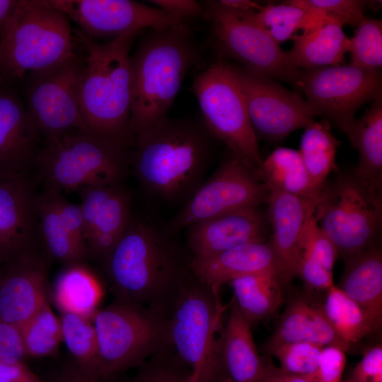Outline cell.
Returning a JSON list of instances; mask_svg holds the SVG:
<instances>
[{"label": "cell", "instance_id": "cell-37", "mask_svg": "<svg viewBox=\"0 0 382 382\" xmlns=\"http://www.w3.org/2000/svg\"><path fill=\"white\" fill-rule=\"evenodd\" d=\"M18 328L26 356L53 355L62 340L60 320L52 312L49 301Z\"/></svg>", "mask_w": 382, "mask_h": 382}, {"label": "cell", "instance_id": "cell-48", "mask_svg": "<svg viewBox=\"0 0 382 382\" xmlns=\"http://www.w3.org/2000/svg\"><path fill=\"white\" fill-rule=\"evenodd\" d=\"M149 2L180 21L185 18H204L205 16L202 6L193 0H152Z\"/></svg>", "mask_w": 382, "mask_h": 382}, {"label": "cell", "instance_id": "cell-17", "mask_svg": "<svg viewBox=\"0 0 382 382\" xmlns=\"http://www.w3.org/2000/svg\"><path fill=\"white\" fill-rule=\"evenodd\" d=\"M78 192L88 257L104 262L133 220L130 195L121 183L90 185Z\"/></svg>", "mask_w": 382, "mask_h": 382}, {"label": "cell", "instance_id": "cell-23", "mask_svg": "<svg viewBox=\"0 0 382 382\" xmlns=\"http://www.w3.org/2000/svg\"><path fill=\"white\" fill-rule=\"evenodd\" d=\"M40 138L19 98L0 90V173H28Z\"/></svg>", "mask_w": 382, "mask_h": 382}, {"label": "cell", "instance_id": "cell-45", "mask_svg": "<svg viewBox=\"0 0 382 382\" xmlns=\"http://www.w3.org/2000/svg\"><path fill=\"white\" fill-rule=\"evenodd\" d=\"M298 277L310 290L327 291L334 285L332 272L306 256H302Z\"/></svg>", "mask_w": 382, "mask_h": 382}, {"label": "cell", "instance_id": "cell-2", "mask_svg": "<svg viewBox=\"0 0 382 382\" xmlns=\"http://www.w3.org/2000/svg\"><path fill=\"white\" fill-rule=\"evenodd\" d=\"M173 234L151 221L133 219L103 262L115 300L142 306L168 316L190 273Z\"/></svg>", "mask_w": 382, "mask_h": 382}, {"label": "cell", "instance_id": "cell-52", "mask_svg": "<svg viewBox=\"0 0 382 382\" xmlns=\"http://www.w3.org/2000/svg\"><path fill=\"white\" fill-rule=\"evenodd\" d=\"M18 0H0V40L13 13Z\"/></svg>", "mask_w": 382, "mask_h": 382}, {"label": "cell", "instance_id": "cell-33", "mask_svg": "<svg viewBox=\"0 0 382 382\" xmlns=\"http://www.w3.org/2000/svg\"><path fill=\"white\" fill-rule=\"evenodd\" d=\"M245 15L278 44L294 40L299 30L303 31L324 22L333 21L323 12L299 5L294 0L279 4H268L262 6L259 11Z\"/></svg>", "mask_w": 382, "mask_h": 382}, {"label": "cell", "instance_id": "cell-26", "mask_svg": "<svg viewBox=\"0 0 382 382\" xmlns=\"http://www.w3.org/2000/svg\"><path fill=\"white\" fill-rule=\"evenodd\" d=\"M345 260L340 289L367 314L376 330L382 321V253L371 244Z\"/></svg>", "mask_w": 382, "mask_h": 382}, {"label": "cell", "instance_id": "cell-53", "mask_svg": "<svg viewBox=\"0 0 382 382\" xmlns=\"http://www.w3.org/2000/svg\"><path fill=\"white\" fill-rule=\"evenodd\" d=\"M185 382H198V373L192 371Z\"/></svg>", "mask_w": 382, "mask_h": 382}, {"label": "cell", "instance_id": "cell-21", "mask_svg": "<svg viewBox=\"0 0 382 382\" xmlns=\"http://www.w3.org/2000/svg\"><path fill=\"white\" fill-rule=\"evenodd\" d=\"M186 228L193 258L214 255L247 243L265 241L267 232L265 219L257 208L208 218Z\"/></svg>", "mask_w": 382, "mask_h": 382}, {"label": "cell", "instance_id": "cell-19", "mask_svg": "<svg viewBox=\"0 0 382 382\" xmlns=\"http://www.w3.org/2000/svg\"><path fill=\"white\" fill-rule=\"evenodd\" d=\"M50 260L41 250L0 262V320L19 328L49 301Z\"/></svg>", "mask_w": 382, "mask_h": 382}, {"label": "cell", "instance_id": "cell-22", "mask_svg": "<svg viewBox=\"0 0 382 382\" xmlns=\"http://www.w3.org/2000/svg\"><path fill=\"white\" fill-rule=\"evenodd\" d=\"M188 268L199 282L216 289L245 275L272 273L278 276L275 255L270 242L265 241L244 243L205 257H191Z\"/></svg>", "mask_w": 382, "mask_h": 382}, {"label": "cell", "instance_id": "cell-10", "mask_svg": "<svg viewBox=\"0 0 382 382\" xmlns=\"http://www.w3.org/2000/svg\"><path fill=\"white\" fill-rule=\"evenodd\" d=\"M192 90L211 135L258 175L262 161L258 140L232 67L214 63L196 76Z\"/></svg>", "mask_w": 382, "mask_h": 382}, {"label": "cell", "instance_id": "cell-43", "mask_svg": "<svg viewBox=\"0 0 382 382\" xmlns=\"http://www.w3.org/2000/svg\"><path fill=\"white\" fill-rule=\"evenodd\" d=\"M345 365L344 349L335 346L324 347L313 382H340Z\"/></svg>", "mask_w": 382, "mask_h": 382}, {"label": "cell", "instance_id": "cell-16", "mask_svg": "<svg viewBox=\"0 0 382 382\" xmlns=\"http://www.w3.org/2000/svg\"><path fill=\"white\" fill-rule=\"evenodd\" d=\"M91 38H117L145 29H166L184 23L165 11L131 0H47Z\"/></svg>", "mask_w": 382, "mask_h": 382}, {"label": "cell", "instance_id": "cell-3", "mask_svg": "<svg viewBox=\"0 0 382 382\" xmlns=\"http://www.w3.org/2000/svg\"><path fill=\"white\" fill-rule=\"evenodd\" d=\"M141 32L100 43L82 31L76 33L83 50L78 83L79 108L87 128L99 135L133 145L129 132L132 105L130 51Z\"/></svg>", "mask_w": 382, "mask_h": 382}, {"label": "cell", "instance_id": "cell-32", "mask_svg": "<svg viewBox=\"0 0 382 382\" xmlns=\"http://www.w3.org/2000/svg\"><path fill=\"white\" fill-rule=\"evenodd\" d=\"M228 283L233 301L250 325L270 316L282 303V285L276 274H249Z\"/></svg>", "mask_w": 382, "mask_h": 382}, {"label": "cell", "instance_id": "cell-24", "mask_svg": "<svg viewBox=\"0 0 382 382\" xmlns=\"http://www.w3.org/2000/svg\"><path fill=\"white\" fill-rule=\"evenodd\" d=\"M301 342L335 346L345 352L350 347L332 328L323 305L305 298L295 299L287 305L265 345V352L271 354L282 345Z\"/></svg>", "mask_w": 382, "mask_h": 382}, {"label": "cell", "instance_id": "cell-5", "mask_svg": "<svg viewBox=\"0 0 382 382\" xmlns=\"http://www.w3.org/2000/svg\"><path fill=\"white\" fill-rule=\"evenodd\" d=\"M69 19L47 0H18L0 40V79H20L77 55Z\"/></svg>", "mask_w": 382, "mask_h": 382}, {"label": "cell", "instance_id": "cell-30", "mask_svg": "<svg viewBox=\"0 0 382 382\" xmlns=\"http://www.w3.org/2000/svg\"><path fill=\"white\" fill-rule=\"evenodd\" d=\"M258 175L269 192H285L316 204L321 192L311 183L299 151L291 148H276L262 161Z\"/></svg>", "mask_w": 382, "mask_h": 382}, {"label": "cell", "instance_id": "cell-9", "mask_svg": "<svg viewBox=\"0 0 382 382\" xmlns=\"http://www.w3.org/2000/svg\"><path fill=\"white\" fill-rule=\"evenodd\" d=\"M314 216L343 258L375 241L382 224V192L367 185L354 173H339L323 186Z\"/></svg>", "mask_w": 382, "mask_h": 382}, {"label": "cell", "instance_id": "cell-29", "mask_svg": "<svg viewBox=\"0 0 382 382\" xmlns=\"http://www.w3.org/2000/svg\"><path fill=\"white\" fill-rule=\"evenodd\" d=\"M36 212L40 239L49 259L66 267L83 265L88 258L86 248L74 238L63 222L52 190L44 188L37 195Z\"/></svg>", "mask_w": 382, "mask_h": 382}, {"label": "cell", "instance_id": "cell-15", "mask_svg": "<svg viewBox=\"0 0 382 382\" xmlns=\"http://www.w3.org/2000/svg\"><path fill=\"white\" fill-rule=\"evenodd\" d=\"M245 98L248 116L259 139L277 141L306 127L314 115L305 99L272 79L231 66Z\"/></svg>", "mask_w": 382, "mask_h": 382}, {"label": "cell", "instance_id": "cell-18", "mask_svg": "<svg viewBox=\"0 0 382 382\" xmlns=\"http://www.w3.org/2000/svg\"><path fill=\"white\" fill-rule=\"evenodd\" d=\"M28 173H0V262L45 250L40 239L33 183Z\"/></svg>", "mask_w": 382, "mask_h": 382}, {"label": "cell", "instance_id": "cell-50", "mask_svg": "<svg viewBox=\"0 0 382 382\" xmlns=\"http://www.w3.org/2000/svg\"><path fill=\"white\" fill-rule=\"evenodd\" d=\"M313 376L286 373L268 359L265 361L262 374L257 382H313Z\"/></svg>", "mask_w": 382, "mask_h": 382}, {"label": "cell", "instance_id": "cell-1", "mask_svg": "<svg viewBox=\"0 0 382 382\" xmlns=\"http://www.w3.org/2000/svg\"><path fill=\"white\" fill-rule=\"evenodd\" d=\"M214 140L204 123L167 116L134 137L130 166L148 194L185 202L205 180Z\"/></svg>", "mask_w": 382, "mask_h": 382}, {"label": "cell", "instance_id": "cell-25", "mask_svg": "<svg viewBox=\"0 0 382 382\" xmlns=\"http://www.w3.org/2000/svg\"><path fill=\"white\" fill-rule=\"evenodd\" d=\"M219 362L223 382H257L265 361L258 354L251 325L233 301L219 337Z\"/></svg>", "mask_w": 382, "mask_h": 382}, {"label": "cell", "instance_id": "cell-39", "mask_svg": "<svg viewBox=\"0 0 382 382\" xmlns=\"http://www.w3.org/2000/svg\"><path fill=\"white\" fill-rule=\"evenodd\" d=\"M324 347L311 342H291L282 345L271 353L286 373L315 376Z\"/></svg>", "mask_w": 382, "mask_h": 382}, {"label": "cell", "instance_id": "cell-54", "mask_svg": "<svg viewBox=\"0 0 382 382\" xmlns=\"http://www.w3.org/2000/svg\"><path fill=\"white\" fill-rule=\"evenodd\" d=\"M225 382H227V381H225Z\"/></svg>", "mask_w": 382, "mask_h": 382}, {"label": "cell", "instance_id": "cell-14", "mask_svg": "<svg viewBox=\"0 0 382 382\" xmlns=\"http://www.w3.org/2000/svg\"><path fill=\"white\" fill-rule=\"evenodd\" d=\"M381 85L378 70L350 64L306 70L296 84L313 115L323 117L341 130L364 103L382 96Z\"/></svg>", "mask_w": 382, "mask_h": 382}, {"label": "cell", "instance_id": "cell-31", "mask_svg": "<svg viewBox=\"0 0 382 382\" xmlns=\"http://www.w3.org/2000/svg\"><path fill=\"white\" fill-rule=\"evenodd\" d=\"M53 299L62 313L92 320L98 310L103 289L96 277L83 265L66 267L54 286Z\"/></svg>", "mask_w": 382, "mask_h": 382}, {"label": "cell", "instance_id": "cell-13", "mask_svg": "<svg viewBox=\"0 0 382 382\" xmlns=\"http://www.w3.org/2000/svg\"><path fill=\"white\" fill-rule=\"evenodd\" d=\"M81 55L28 74L26 110L45 144L77 130H89L81 113L78 83Z\"/></svg>", "mask_w": 382, "mask_h": 382}, {"label": "cell", "instance_id": "cell-38", "mask_svg": "<svg viewBox=\"0 0 382 382\" xmlns=\"http://www.w3.org/2000/svg\"><path fill=\"white\" fill-rule=\"evenodd\" d=\"M350 65L366 70L382 66V21L364 18L349 38Z\"/></svg>", "mask_w": 382, "mask_h": 382}, {"label": "cell", "instance_id": "cell-6", "mask_svg": "<svg viewBox=\"0 0 382 382\" xmlns=\"http://www.w3.org/2000/svg\"><path fill=\"white\" fill-rule=\"evenodd\" d=\"M128 146L90 130H77L45 144L33 166L44 188L61 192L121 183L130 166Z\"/></svg>", "mask_w": 382, "mask_h": 382}, {"label": "cell", "instance_id": "cell-51", "mask_svg": "<svg viewBox=\"0 0 382 382\" xmlns=\"http://www.w3.org/2000/svg\"><path fill=\"white\" fill-rule=\"evenodd\" d=\"M222 8L238 14H248L259 11L262 5L250 0L214 1Z\"/></svg>", "mask_w": 382, "mask_h": 382}, {"label": "cell", "instance_id": "cell-11", "mask_svg": "<svg viewBox=\"0 0 382 382\" xmlns=\"http://www.w3.org/2000/svg\"><path fill=\"white\" fill-rule=\"evenodd\" d=\"M204 8L213 37L225 55L252 74L296 86L301 71L291 65L286 52L263 28L245 14L226 11L214 1H207Z\"/></svg>", "mask_w": 382, "mask_h": 382}, {"label": "cell", "instance_id": "cell-4", "mask_svg": "<svg viewBox=\"0 0 382 382\" xmlns=\"http://www.w3.org/2000/svg\"><path fill=\"white\" fill-rule=\"evenodd\" d=\"M130 54L133 138L167 117L183 81L197 59V51L185 23L149 29Z\"/></svg>", "mask_w": 382, "mask_h": 382}, {"label": "cell", "instance_id": "cell-47", "mask_svg": "<svg viewBox=\"0 0 382 382\" xmlns=\"http://www.w3.org/2000/svg\"><path fill=\"white\" fill-rule=\"evenodd\" d=\"M42 382H120L117 377H106L80 366L74 359L62 366Z\"/></svg>", "mask_w": 382, "mask_h": 382}, {"label": "cell", "instance_id": "cell-41", "mask_svg": "<svg viewBox=\"0 0 382 382\" xmlns=\"http://www.w3.org/2000/svg\"><path fill=\"white\" fill-rule=\"evenodd\" d=\"M302 256H306L332 272L337 249L318 225L314 212L306 220L301 237Z\"/></svg>", "mask_w": 382, "mask_h": 382}, {"label": "cell", "instance_id": "cell-42", "mask_svg": "<svg viewBox=\"0 0 382 382\" xmlns=\"http://www.w3.org/2000/svg\"><path fill=\"white\" fill-rule=\"evenodd\" d=\"M303 6L323 12L332 21L342 25L357 27L365 18L367 1L361 0H294Z\"/></svg>", "mask_w": 382, "mask_h": 382}, {"label": "cell", "instance_id": "cell-35", "mask_svg": "<svg viewBox=\"0 0 382 382\" xmlns=\"http://www.w3.org/2000/svg\"><path fill=\"white\" fill-rule=\"evenodd\" d=\"M323 308L337 335L351 345L376 330L364 311L333 285L327 291Z\"/></svg>", "mask_w": 382, "mask_h": 382}, {"label": "cell", "instance_id": "cell-27", "mask_svg": "<svg viewBox=\"0 0 382 382\" xmlns=\"http://www.w3.org/2000/svg\"><path fill=\"white\" fill-rule=\"evenodd\" d=\"M342 131L359 152L358 163L352 173L367 185L382 192V96Z\"/></svg>", "mask_w": 382, "mask_h": 382}, {"label": "cell", "instance_id": "cell-28", "mask_svg": "<svg viewBox=\"0 0 382 382\" xmlns=\"http://www.w3.org/2000/svg\"><path fill=\"white\" fill-rule=\"evenodd\" d=\"M349 38L342 25L324 22L296 35L286 54L291 65L298 70L339 65L349 52Z\"/></svg>", "mask_w": 382, "mask_h": 382}, {"label": "cell", "instance_id": "cell-8", "mask_svg": "<svg viewBox=\"0 0 382 382\" xmlns=\"http://www.w3.org/2000/svg\"><path fill=\"white\" fill-rule=\"evenodd\" d=\"M100 373L106 377L138 367L172 349L167 316L134 303L114 300L92 318Z\"/></svg>", "mask_w": 382, "mask_h": 382}, {"label": "cell", "instance_id": "cell-44", "mask_svg": "<svg viewBox=\"0 0 382 382\" xmlns=\"http://www.w3.org/2000/svg\"><path fill=\"white\" fill-rule=\"evenodd\" d=\"M26 356L19 328L0 320V361L6 364L21 362Z\"/></svg>", "mask_w": 382, "mask_h": 382}, {"label": "cell", "instance_id": "cell-12", "mask_svg": "<svg viewBox=\"0 0 382 382\" xmlns=\"http://www.w3.org/2000/svg\"><path fill=\"white\" fill-rule=\"evenodd\" d=\"M269 190L259 175L232 154L185 202L166 229L171 234L190 225L228 212L256 209Z\"/></svg>", "mask_w": 382, "mask_h": 382}, {"label": "cell", "instance_id": "cell-7", "mask_svg": "<svg viewBox=\"0 0 382 382\" xmlns=\"http://www.w3.org/2000/svg\"><path fill=\"white\" fill-rule=\"evenodd\" d=\"M219 289L199 282L190 272L178 289L168 313L172 350L198 382H223L219 362V337L224 307Z\"/></svg>", "mask_w": 382, "mask_h": 382}, {"label": "cell", "instance_id": "cell-40", "mask_svg": "<svg viewBox=\"0 0 382 382\" xmlns=\"http://www.w3.org/2000/svg\"><path fill=\"white\" fill-rule=\"evenodd\" d=\"M191 372L190 367L170 349L139 366L129 382H185Z\"/></svg>", "mask_w": 382, "mask_h": 382}, {"label": "cell", "instance_id": "cell-46", "mask_svg": "<svg viewBox=\"0 0 382 382\" xmlns=\"http://www.w3.org/2000/svg\"><path fill=\"white\" fill-rule=\"evenodd\" d=\"M354 382H382V346L370 348L352 372Z\"/></svg>", "mask_w": 382, "mask_h": 382}, {"label": "cell", "instance_id": "cell-20", "mask_svg": "<svg viewBox=\"0 0 382 382\" xmlns=\"http://www.w3.org/2000/svg\"><path fill=\"white\" fill-rule=\"evenodd\" d=\"M267 203L272 229L270 243L276 257L280 284L287 285L299 275L303 231L316 204L280 192H270Z\"/></svg>", "mask_w": 382, "mask_h": 382}, {"label": "cell", "instance_id": "cell-49", "mask_svg": "<svg viewBox=\"0 0 382 382\" xmlns=\"http://www.w3.org/2000/svg\"><path fill=\"white\" fill-rule=\"evenodd\" d=\"M0 382H42L21 361L6 364L0 361Z\"/></svg>", "mask_w": 382, "mask_h": 382}, {"label": "cell", "instance_id": "cell-36", "mask_svg": "<svg viewBox=\"0 0 382 382\" xmlns=\"http://www.w3.org/2000/svg\"><path fill=\"white\" fill-rule=\"evenodd\" d=\"M59 320L62 340L73 359L82 368L100 373L98 342L92 320L71 313H62Z\"/></svg>", "mask_w": 382, "mask_h": 382}, {"label": "cell", "instance_id": "cell-34", "mask_svg": "<svg viewBox=\"0 0 382 382\" xmlns=\"http://www.w3.org/2000/svg\"><path fill=\"white\" fill-rule=\"evenodd\" d=\"M304 129L299 152L311 183L321 191L330 172L337 168L335 157L340 142L326 121L313 120Z\"/></svg>", "mask_w": 382, "mask_h": 382}]
</instances>
